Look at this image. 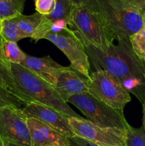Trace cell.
<instances>
[{
  "mask_svg": "<svg viewBox=\"0 0 145 146\" xmlns=\"http://www.w3.org/2000/svg\"><path fill=\"white\" fill-rule=\"evenodd\" d=\"M90 64L116 80L129 94L143 104L145 95V66L133 51L130 41H118L106 49L85 46Z\"/></svg>",
  "mask_w": 145,
  "mask_h": 146,
  "instance_id": "1",
  "label": "cell"
},
{
  "mask_svg": "<svg viewBox=\"0 0 145 146\" xmlns=\"http://www.w3.org/2000/svg\"><path fill=\"white\" fill-rule=\"evenodd\" d=\"M11 68L21 98L26 105L38 103L53 108L69 118L85 119L61 98L53 86L21 64L11 63Z\"/></svg>",
  "mask_w": 145,
  "mask_h": 146,
  "instance_id": "2",
  "label": "cell"
},
{
  "mask_svg": "<svg viewBox=\"0 0 145 146\" xmlns=\"http://www.w3.org/2000/svg\"><path fill=\"white\" fill-rule=\"evenodd\" d=\"M85 7L102 17L118 41L129 39L145 22V14L125 0H88Z\"/></svg>",
  "mask_w": 145,
  "mask_h": 146,
  "instance_id": "3",
  "label": "cell"
},
{
  "mask_svg": "<svg viewBox=\"0 0 145 146\" xmlns=\"http://www.w3.org/2000/svg\"><path fill=\"white\" fill-rule=\"evenodd\" d=\"M68 26L85 46L106 49L114 44L115 38L102 17L83 6H75Z\"/></svg>",
  "mask_w": 145,
  "mask_h": 146,
  "instance_id": "4",
  "label": "cell"
},
{
  "mask_svg": "<svg viewBox=\"0 0 145 146\" xmlns=\"http://www.w3.org/2000/svg\"><path fill=\"white\" fill-rule=\"evenodd\" d=\"M67 103L72 104L79 109L88 121L102 128H119L126 131L129 125L123 111L112 108L90 93L72 96L67 100Z\"/></svg>",
  "mask_w": 145,
  "mask_h": 146,
  "instance_id": "5",
  "label": "cell"
},
{
  "mask_svg": "<svg viewBox=\"0 0 145 146\" xmlns=\"http://www.w3.org/2000/svg\"><path fill=\"white\" fill-rule=\"evenodd\" d=\"M55 44L68 58L71 66L90 78V64L85 46L71 29L65 27L55 31H49L44 36Z\"/></svg>",
  "mask_w": 145,
  "mask_h": 146,
  "instance_id": "6",
  "label": "cell"
},
{
  "mask_svg": "<svg viewBox=\"0 0 145 146\" xmlns=\"http://www.w3.org/2000/svg\"><path fill=\"white\" fill-rule=\"evenodd\" d=\"M89 93L115 109L123 111L131 101L130 94L102 70L90 72Z\"/></svg>",
  "mask_w": 145,
  "mask_h": 146,
  "instance_id": "7",
  "label": "cell"
},
{
  "mask_svg": "<svg viewBox=\"0 0 145 146\" xmlns=\"http://www.w3.org/2000/svg\"><path fill=\"white\" fill-rule=\"evenodd\" d=\"M28 117L23 109L7 106L0 109V139L19 146H32Z\"/></svg>",
  "mask_w": 145,
  "mask_h": 146,
  "instance_id": "8",
  "label": "cell"
},
{
  "mask_svg": "<svg viewBox=\"0 0 145 146\" xmlns=\"http://www.w3.org/2000/svg\"><path fill=\"white\" fill-rule=\"evenodd\" d=\"M75 135L85 138L100 146H126V131L119 128H102L87 119L68 118Z\"/></svg>",
  "mask_w": 145,
  "mask_h": 146,
  "instance_id": "9",
  "label": "cell"
},
{
  "mask_svg": "<svg viewBox=\"0 0 145 146\" xmlns=\"http://www.w3.org/2000/svg\"><path fill=\"white\" fill-rule=\"evenodd\" d=\"M23 111L28 118H35L41 121L67 138L75 135L70 125L69 117L53 108L38 103H30L25 106Z\"/></svg>",
  "mask_w": 145,
  "mask_h": 146,
  "instance_id": "10",
  "label": "cell"
},
{
  "mask_svg": "<svg viewBox=\"0 0 145 146\" xmlns=\"http://www.w3.org/2000/svg\"><path fill=\"white\" fill-rule=\"evenodd\" d=\"M89 84L90 78L70 66L60 72L54 88L67 102L72 96L89 93Z\"/></svg>",
  "mask_w": 145,
  "mask_h": 146,
  "instance_id": "11",
  "label": "cell"
},
{
  "mask_svg": "<svg viewBox=\"0 0 145 146\" xmlns=\"http://www.w3.org/2000/svg\"><path fill=\"white\" fill-rule=\"evenodd\" d=\"M32 146H69L68 138L48 125L32 118H28Z\"/></svg>",
  "mask_w": 145,
  "mask_h": 146,
  "instance_id": "12",
  "label": "cell"
},
{
  "mask_svg": "<svg viewBox=\"0 0 145 146\" xmlns=\"http://www.w3.org/2000/svg\"><path fill=\"white\" fill-rule=\"evenodd\" d=\"M22 65L53 86L60 72L65 67L53 61L50 56L38 58L27 55Z\"/></svg>",
  "mask_w": 145,
  "mask_h": 146,
  "instance_id": "13",
  "label": "cell"
},
{
  "mask_svg": "<svg viewBox=\"0 0 145 146\" xmlns=\"http://www.w3.org/2000/svg\"><path fill=\"white\" fill-rule=\"evenodd\" d=\"M3 44L4 39L0 34V86L8 89L23 101L11 72V63L7 61L4 55Z\"/></svg>",
  "mask_w": 145,
  "mask_h": 146,
  "instance_id": "14",
  "label": "cell"
},
{
  "mask_svg": "<svg viewBox=\"0 0 145 146\" xmlns=\"http://www.w3.org/2000/svg\"><path fill=\"white\" fill-rule=\"evenodd\" d=\"M42 17V14L36 11L31 15L26 16L21 14L18 17H15L21 39L31 38L33 36L41 23Z\"/></svg>",
  "mask_w": 145,
  "mask_h": 146,
  "instance_id": "15",
  "label": "cell"
},
{
  "mask_svg": "<svg viewBox=\"0 0 145 146\" xmlns=\"http://www.w3.org/2000/svg\"><path fill=\"white\" fill-rule=\"evenodd\" d=\"M26 0H0V20L13 19L23 14Z\"/></svg>",
  "mask_w": 145,
  "mask_h": 146,
  "instance_id": "16",
  "label": "cell"
},
{
  "mask_svg": "<svg viewBox=\"0 0 145 146\" xmlns=\"http://www.w3.org/2000/svg\"><path fill=\"white\" fill-rule=\"evenodd\" d=\"M4 52L6 58L10 63L22 65L27 55L21 51L16 42L4 40Z\"/></svg>",
  "mask_w": 145,
  "mask_h": 146,
  "instance_id": "17",
  "label": "cell"
},
{
  "mask_svg": "<svg viewBox=\"0 0 145 146\" xmlns=\"http://www.w3.org/2000/svg\"><path fill=\"white\" fill-rule=\"evenodd\" d=\"M0 34L5 41L17 43L21 40L15 18L7 19L1 21Z\"/></svg>",
  "mask_w": 145,
  "mask_h": 146,
  "instance_id": "18",
  "label": "cell"
},
{
  "mask_svg": "<svg viewBox=\"0 0 145 146\" xmlns=\"http://www.w3.org/2000/svg\"><path fill=\"white\" fill-rule=\"evenodd\" d=\"M126 146H145V129L143 125L136 128L129 124L126 130Z\"/></svg>",
  "mask_w": 145,
  "mask_h": 146,
  "instance_id": "19",
  "label": "cell"
},
{
  "mask_svg": "<svg viewBox=\"0 0 145 146\" xmlns=\"http://www.w3.org/2000/svg\"><path fill=\"white\" fill-rule=\"evenodd\" d=\"M133 51L140 59H145V22L138 32L129 38Z\"/></svg>",
  "mask_w": 145,
  "mask_h": 146,
  "instance_id": "20",
  "label": "cell"
},
{
  "mask_svg": "<svg viewBox=\"0 0 145 146\" xmlns=\"http://www.w3.org/2000/svg\"><path fill=\"white\" fill-rule=\"evenodd\" d=\"M24 101L14 95L7 88L0 86V109L7 106H15L21 108L22 106H26Z\"/></svg>",
  "mask_w": 145,
  "mask_h": 146,
  "instance_id": "21",
  "label": "cell"
},
{
  "mask_svg": "<svg viewBox=\"0 0 145 146\" xmlns=\"http://www.w3.org/2000/svg\"><path fill=\"white\" fill-rule=\"evenodd\" d=\"M55 0H36L35 5L37 12L42 15L51 14L55 7Z\"/></svg>",
  "mask_w": 145,
  "mask_h": 146,
  "instance_id": "22",
  "label": "cell"
},
{
  "mask_svg": "<svg viewBox=\"0 0 145 146\" xmlns=\"http://www.w3.org/2000/svg\"><path fill=\"white\" fill-rule=\"evenodd\" d=\"M68 140L69 141V146H100L78 135L68 138Z\"/></svg>",
  "mask_w": 145,
  "mask_h": 146,
  "instance_id": "23",
  "label": "cell"
},
{
  "mask_svg": "<svg viewBox=\"0 0 145 146\" xmlns=\"http://www.w3.org/2000/svg\"><path fill=\"white\" fill-rule=\"evenodd\" d=\"M145 14V0H125Z\"/></svg>",
  "mask_w": 145,
  "mask_h": 146,
  "instance_id": "24",
  "label": "cell"
},
{
  "mask_svg": "<svg viewBox=\"0 0 145 146\" xmlns=\"http://www.w3.org/2000/svg\"><path fill=\"white\" fill-rule=\"evenodd\" d=\"M74 6H83L85 7L88 4V0H69Z\"/></svg>",
  "mask_w": 145,
  "mask_h": 146,
  "instance_id": "25",
  "label": "cell"
},
{
  "mask_svg": "<svg viewBox=\"0 0 145 146\" xmlns=\"http://www.w3.org/2000/svg\"><path fill=\"white\" fill-rule=\"evenodd\" d=\"M0 146H19L15 145V144L13 143H10L8 142H5V141H3L0 139Z\"/></svg>",
  "mask_w": 145,
  "mask_h": 146,
  "instance_id": "26",
  "label": "cell"
},
{
  "mask_svg": "<svg viewBox=\"0 0 145 146\" xmlns=\"http://www.w3.org/2000/svg\"><path fill=\"white\" fill-rule=\"evenodd\" d=\"M143 126L145 129V95H144V100L143 102Z\"/></svg>",
  "mask_w": 145,
  "mask_h": 146,
  "instance_id": "27",
  "label": "cell"
},
{
  "mask_svg": "<svg viewBox=\"0 0 145 146\" xmlns=\"http://www.w3.org/2000/svg\"><path fill=\"white\" fill-rule=\"evenodd\" d=\"M1 21L0 20V30H1Z\"/></svg>",
  "mask_w": 145,
  "mask_h": 146,
  "instance_id": "28",
  "label": "cell"
},
{
  "mask_svg": "<svg viewBox=\"0 0 145 146\" xmlns=\"http://www.w3.org/2000/svg\"><path fill=\"white\" fill-rule=\"evenodd\" d=\"M143 62H144V66H145V59L143 60Z\"/></svg>",
  "mask_w": 145,
  "mask_h": 146,
  "instance_id": "29",
  "label": "cell"
},
{
  "mask_svg": "<svg viewBox=\"0 0 145 146\" xmlns=\"http://www.w3.org/2000/svg\"><path fill=\"white\" fill-rule=\"evenodd\" d=\"M34 1H36V0H34Z\"/></svg>",
  "mask_w": 145,
  "mask_h": 146,
  "instance_id": "30",
  "label": "cell"
}]
</instances>
